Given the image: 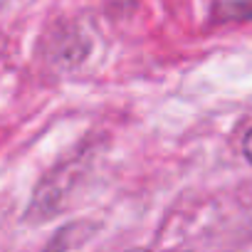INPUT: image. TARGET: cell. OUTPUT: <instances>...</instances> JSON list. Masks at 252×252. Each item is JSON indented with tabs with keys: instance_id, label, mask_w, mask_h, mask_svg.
<instances>
[{
	"instance_id": "6da1fadb",
	"label": "cell",
	"mask_w": 252,
	"mask_h": 252,
	"mask_svg": "<svg viewBox=\"0 0 252 252\" xmlns=\"http://www.w3.org/2000/svg\"><path fill=\"white\" fill-rule=\"evenodd\" d=\"M92 230H94L92 222H69V225H64V227L57 230V235L50 240V245L42 252H67L72 245L84 242L92 235Z\"/></svg>"
},
{
	"instance_id": "7a4b0ae2",
	"label": "cell",
	"mask_w": 252,
	"mask_h": 252,
	"mask_svg": "<svg viewBox=\"0 0 252 252\" xmlns=\"http://www.w3.org/2000/svg\"><path fill=\"white\" fill-rule=\"evenodd\" d=\"M220 20H250L252 18V0H222L215 5Z\"/></svg>"
},
{
	"instance_id": "3957f363",
	"label": "cell",
	"mask_w": 252,
	"mask_h": 252,
	"mask_svg": "<svg viewBox=\"0 0 252 252\" xmlns=\"http://www.w3.org/2000/svg\"><path fill=\"white\" fill-rule=\"evenodd\" d=\"M242 156L247 158V163L252 166V129L245 134V139H242Z\"/></svg>"
},
{
	"instance_id": "277c9868",
	"label": "cell",
	"mask_w": 252,
	"mask_h": 252,
	"mask_svg": "<svg viewBox=\"0 0 252 252\" xmlns=\"http://www.w3.org/2000/svg\"><path fill=\"white\" fill-rule=\"evenodd\" d=\"M126 252H149L146 247H136V250H126Z\"/></svg>"
}]
</instances>
